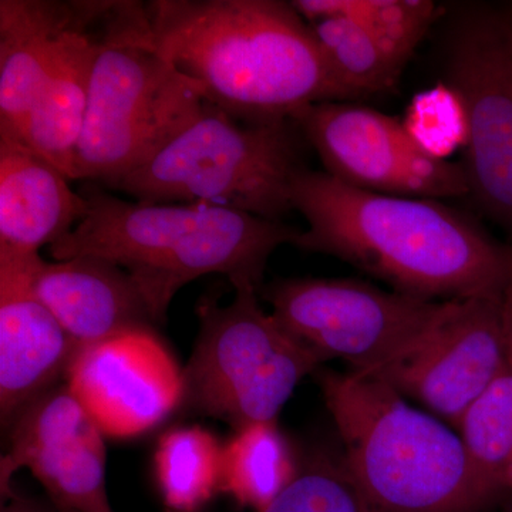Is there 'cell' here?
Segmentation results:
<instances>
[{
    "instance_id": "cell-4",
    "label": "cell",
    "mask_w": 512,
    "mask_h": 512,
    "mask_svg": "<svg viewBox=\"0 0 512 512\" xmlns=\"http://www.w3.org/2000/svg\"><path fill=\"white\" fill-rule=\"evenodd\" d=\"M350 476L379 512H487L503 503L463 439L376 376L319 370Z\"/></svg>"
},
{
    "instance_id": "cell-14",
    "label": "cell",
    "mask_w": 512,
    "mask_h": 512,
    "mask_svg": "<svg viewBox=\"0 0 512 512\" xmlns=\"http://www.w3.org/2000/svg\"><path fill=\"white\" fill-rule=\"evenodd\" d=\"M39 252L0 247V420L20 414L66 379L72 340L32 288Z\"/></svg>"
},
{
    "instance_id": "cell-29",
    "label": "cell",
    "mask_w": 512,
    "mask_h": 512,
    "mask_svg": "<svg viewBox=\"0 0 512 512\" xmlns=\"http://www.w3.org/2000/svg\"><path fill=\"white\" fill-rule=\"evenodd\" d=\"M503 512H512V497L505 501Z\"/></svg>"
},
{
    "instance_id": "cell-22",
    "label": "cell",
    "mask_w": 512,
    "mask_h": 512,
    "mask_svg": "<svg viewBox=\"0 0 512 512\" xmlns=\"http://www.w3.org/2000/svg\"><path fill=\"white\" fill-rule=\"evenodd\" d=\"M309 25L328 64L339 103L375 96L396 84L402 67L355 20L326 19Z\"/></svg>"
},
{
    "instance_id": "cell-6",
    "label": "cell",
    "mask_w": 512,
    "mask_h": 512,
    "mask_svg": "<svg viewBox=\"0 0 512 512\" xmlns=\"http://www.w3.org/2000/svg\"><path fill=\"white\" fill-rule=\"evenodd\" d=\"M298 126L254 124L204 109L147 164L113 190L144 204H207L281 221L302 170Z\"/></svg>"
},
{
    "instance_id": "cell-10",
    "label": "cell",
    "mask_w": 512,
    "mask_h": 512,
    "mask_svg": "<svg viewBox=\"0 0 512 512\" xmlns=\"http://www.w3.org/2000/svg\"><path fill=\"white\" fill-rule=\"evenodd\" d=\"M504 295L444 302L402 355L372 373L457 431L467 410L508 367Z\"/></svg>"
},
{
    "instance_id": "cell-12",
    "label": "cell",
    "mask_w": 512,
    "mask_h": 512,
    "mask_svg": "<svg viewBox=\"0 0 512 512\" xmlns=\"http://www.w3.org/2000/svg\"><path fill=\"white\" fill-rule=\"evenodd\" d=\"M0 463V493L29 468L57 512H114L107 493L104 434L67 383L30 404L9 429Z\"/></svg>"
},
{
    "instance_id": "cell-3",
    "label": "cell",
    "mask_w": 512,
    "mask_h": 512,
    "mask_svg": "<svg viewBox=\"0 0 512 512\" xmlns=\"http://www.w3.org/2000/svg\"><path fill=\"white\" fill-rule=\"evenodd\" d=\"M86 214L50 245L56 261L94 256L123 268L163 323L184 285L204 275H225L235 289L261 292L269 258L292 245L299 229L207 204H144L92 188Z\"/></svg>"
},
{
    "instance_id": "cell-13",
    "label": "cell",
    "mask_w": 512,
    "mask_h": 512,
    "mask_svg": "<svg viewBox=\"0 0 512 512\" xmlns=\"http://www.w3.org/2000/svg\"><path fill=\"white\" fill-rule=\"evenodd\" d=\"M66 383L104 436L133 439L184 400V372L156 330H134L77 350Z\"/></svg>"
},
{
    "instance_id": "cell-23",
    "label": "cell",
    "mask_w": 512,
    "mask_h": 512,
    "mask_svg": "<svg viewBox=\"0 0 512 512\" xmlns=\"http://www.w3.org/2000/svg\"><path fill=\"white\" fill-rule=\"evenodd\" d=\"M471 464L503 503L512 497V370H504L460 421Z\"/></svg>"
},
{
    "instance_id": "cell-27",
    "label": "cell",
    "mask_w": 512,
    "mask_h": 512,
    "mask_svg": "<svg viewBox=\"0 0 512 512\" xmlns=\"http://www.w3.org/2000/svg\"><path fill=\"white\" fill-rule=\"evenodd\" d=\"M503 318L505 349H507V363L512 370V284L504 292L503 298Z\"/></svg>"
},
{
    "instance_id": "cell-26",
    "label": "cell",
    "mask_w": 512,
    "mask_h": 512,
    "mask_svg": "<svg viewBox=\"0 0 512 512\" xmlns=\"http://www.w3.org/2000/svg\"><path fill=\"white\" fill-rule=\"evenodd\" d=\"M0 512H57L50 501L39 500L36 497L19 494L13 488L12 493L2 497Z\"/></svg>"
},
{
    "instance_id": "cell-24",
    "label": "cell",
    "mask_w": 512,
    "mask_h": 512,
    "mask_svg": "<svg viewBox=\"0 0 512 512\" xmlns=\"http://www.w3.org/2000/svg\"><path fill=\"white\" fill-rule=\"evenodd\" d=\"M264 512H379L350 476L342 453L309 451L292 483Z\"/></svg>"
},
{
    "instance_id": "cell-15",
    "label": "cell",
    "mask_w": 512,
    "mask_h": 512,
    "mask_svg": "<svg viewBox=\"0 0 512 512\" xmlns=\"http://www.w3.org/2000/svg\"><path fill=\"white\" fill-rule=\"evenodd\" d=\"M32 288L76 352L134 330H156L158 325L134 279L106 259L77 256L47 262L40 258L33 269Z\"/></svg>"
},
{
    "instance_id": "cell-21",
    "label": "cell",
    "mask_w": 512,
    "mask_h": 512,
    "mask_svg": "<svg viewBox=\"0 0 512 512\" xmlns=\"http://www.w3.org/2000/svg\"><path fill=\"white\" fill-rule=\"evenodd\" d=\"M291 3L308 23L355 20L372 33L384 52L402 69L437 15V6L429 0H296Z\"/></svg>"
},
{
    "instance_id": "cell-8",
    "label": "cell",
    "mask_w": 512,
    "mask_h": 512,
    "mask_svg": "<svg viewBox=\"0 0 512 512\" xmlns=\"http://www.w3.org/2000/svg\"><path fill=\"white\" fill-rule=\"evenodd\" d=\"M259 293L292 335L326 362L343 360L360 375L402 355L444 306L352 278L282 279Z\"/></svg>"
},
{
    "instance_id": "cell-28",
    "label": "cell",
    "mask_w": 512,
    "mask_h": 512,
    "mask_svg": "<svg viewBox=\"0 0 512 512\" xmlns=\"http://www.w3.org/2000/svg\"><path fill=\"white\" fill-rule=\"evenodd\" d=\"M498 20L512 60V3L497 9Z\"/></svg>"
},
{
    "instance_id": "cell-20",
    "label": "cell",
    "mask_w": 512,
    "mask_h": 512,
    "mask_svg": "<svg viewBox=\"0 0 512 512\" xmlns=\"http://www.w3.org/2000/svg\"><path fill=\"white\" fill-rule=\"evenodd\" d=\"M224 446L200 426L163 434L154 454V477L167 512H201L221 493Z\"/></svg>"
},
{
    "instance_id": "cell-16",
    "label": "cell",
    "mask_w": 512,
    "mask_h": 512,
    "mask_svg": "<svg viewBox=\"0 0 512 512\" xmlns=\"http://www.w3.org/2000/svg\"><path fill=\"white\" fill-rule=\"evenodd\" d=\"M113 5L99 0L92 15L59 40L23 133L22 143L69 180H77L76 153L99 55L101 22Z\"/></svg>"
},
{
    "instance_id": "cell-9",
    "label": "cell",
    "mask_w": 512,
    "mask_h": 512,
    "mask_svg": "<svg viewBox=\"0 0 512 512\" xmlns=\"http://www.w3.org/2000/svg\"><path fill=\"white\" fill-rule=\"evenodd\" d=\"M446 82L468 114L466 171L481 210L512 234V60L497 9L474 8L448 36Z\"/></svg>"
},
{
    "instance_id": "cell-17",
    "label": "cell",
    "mask_w": 512,
    "mask_h": 512,
    "mask_svg": "<svg viewBox=\"0 0 512 512\" xmlns=\"http://www.w3.org/2000/svg\"><path fill=\"white\" fill-rule=\"evenodd\" d=\"M97 2H0V140L22 143L57 43L92 15Z\"/></svg>"
},
{
    "instance_id": "cell-11",
    "label": "cell",
    "mask_w": 512,
    "mask_h": 512,
    "mask_svg": "<svg viewBox=\"0 0 512 512\" xmlns=\"http://www.w3.org/2000/svg\"><path fill=\"white\" fill-rule=\"evenodd\" d=\"M292 121L315 148L325 173L342 183L427 200L470 194L463 165L430 157L402 121L380 111L329 101L306 107Z\"/></svg>"
},
{
    "instance_id": "cell-25",
    "label": "cell",
    "mask_w": 512,
    "mask_h": 512,
    "mask_svg": "<svg viewBox=\"0 0 512 512\" xmlns=\"http://www.w3.org/2000/svg\"><path fill=\"white\" fill-rule=\"evenodd\" d=\"M402 123L414 143L436 160L450 161L457 151L466 150L470 136L467 109L447 82L416 94Z\"/></svg>"
},
{
    "instance_id": "cell-7",
    "label": "cell",
    "mask_w": 512,
    "mask_h": 512,
    "mask_svg": "<svg viewBox=\"0 0 512 512\" xmlns=\"http://www.w3.org/2000/svg\"><path fill=\"white\" fill-rule=\"evenodd\" d=\"M258 293L235 289L228 305L202 299L200 333L184 370L185 406L234 431L278 421L296 386L326 362L264 311Z\"/></svg>"
},
{
    "instance_id": "cell-5",
    "label": "cell",
    "mask_w": 512,
    "mask_h": 512,
    "mask_svg": "<svg viewBox=\"0 0 512 512\" xmlns=\"http://www.w3.org/2000/svg\"><path fill=\"white\" fill-rule=\"evenodd\" d=\"M205 103L198 84L154 45L146 5L114 2L101 22L77 180L113 190L157 156Z\"/></svg>"
},
{
    "instance_id": "cell-2",
    "label": "cell",
    "mask_w": 512,
    "mask_h": 512,
    "mask_svg": "<svg viewBox=\"0 0 512 512\" xmlns=\"http://www.w3.org/2000/svg\"><path fill=\"white\" fill-rule=\"evenodd\" d=\"M146 10L158 50L234 119L279 123L339 103L311 25L291 2L156 0Z\"/></svg>"
},
{
    "instance_id": "cell-1",
    "label": "cell",
    "mask_w": 512,
    "mask_h": 512,
    "mask_svg": "<svg viewBox=\"0 0 512 512\" xmlns=\"http://www.w3.org/2000/svg\"><path fill=\"white\" fill-rule=\"evenodd\" d=\"M292 202L308 222L293 247L342 259L393 291L446 302L512 284V247L437 200L360 190L303 167Z\"/></svg>"
},
{
    "instance_id": "cell-18",
    "label": "cell",
    "mask_w": 512,
    "mask_h": 512,
    "mask_svg": "<svg viewBox=\"0 0 512 512\" xmlns=\"http://www.w3.org/2000/svg\"><path fill=\"white\" fill-rule=\"evenodd\" d=\"M69 181L26 144L0 140V247L39 252L66 237L87 208Z\"/></svg>"
},
{
    "instance_id": "cell-19",
    "label": "cell",
    "mask_w": 512,
    "mask_h": 512,
    "mask_svg": "<svg viewBox=\"0 0 512 512\" xmlns=\"http://www.w3.org/2000/svg\"><path fill=\"white\" fill-rule=\"evenodd\" d=\"M298 470L299 458L278 421L249 424L224 444L221 493L242 510L264 512Z\"/></svg>"
}]
</instances>
